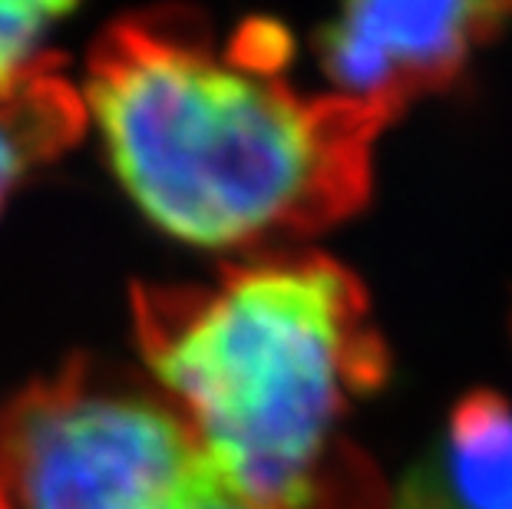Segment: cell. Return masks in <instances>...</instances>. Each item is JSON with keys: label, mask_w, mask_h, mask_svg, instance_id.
Here are the masks:
<instances>
[{"label": "cell", "mask_w": 512, "mask_h": 509, "mask_svg": "<svg viewBox=\"0 0 512 509\" xmlns=\"http://www.w3.org/2000/svg\"><path fill=\"white\" fill-rule=\"evenodd\" d=\"M288 34L248 20L219 53L185 14H139L96 40L86 106L119 182L162 232L205 248L308 235L367 202L390 116L281 80Z\"/></svg>", "instance_id": "cell-1"}, {"label": "cell", "mask_w": 512, "mask_h": 509, "mask_svg": "<svg viewBox=\"0 0 512 509\" xmlns=\"http://www.w3.org/2000/svg\"><path fill=\"white\" fill-rule=\"evenodd\" d=\"M139 351L222 480L255 509H394L344 433L387 381L364 285L318 252L133 291Z\"/></svg>", "instance_id": "cell-2"}, {"label": "cell", "mask_w": 512, "mask_h": 509, "mask_svg": "<svg viewBox=\"0 0 512 509\" xmlns=\"http://www.w3.org/2000/svg\"><path fill=\"white\" fill-rule=\"evenodd\" d=\"M215 476L162 391L73 361L0 410V509H185Z\"/></svg>", "instance_id": "cell-3"}, {"label": "cell", "mask_w": 512, "mask_h": 509, "mask_svg": "<svg viewBox=\"0 0 512 509\" xmlns=\"http://www.w3.org/2000/svg\"><path fill=\"white\" fill-rule=\"evenodd\" d=\"M509 20L512 4H347L314 47L337 96L394 119L417 96L450 86Z\"/></svg>", "instance_id": "cell-4"}, {"label": "cell", "mask_w": 512, "mask_h": 509, "mask_svg": "<svg viewBox=\"0 0 512 509\" xmlns=\"http://www.w3.org/2000/svg\"><path fill=\"white\" fill-rule=\"evenodd\" d=\"M394 509H512V404L473 391L403 476Z\"/></svg>", "instance_id": "cell-5"}, {"label": "cell", "mask_w": 512, "mask_h": 509, "mask_svg": "<svg viewBox=\"0 0 512 509\" xmlns=\"http://www.w3.org/2000/svg\"><path fill=\"white\" fill-rule=\"evenodd\" d=\"M86 106L53 67L0 100V205L40 162L60 156L83 133Z\"/></svg>", "instance_id": "cell-6"}, {"label": "cell", "mask_w": 512, "mask_h": 509, "mask_svg": "<svg viewBox=\"0 0 512 509\" xmlns=\"http://www.w3.org/2000/svg\"><path fill=\"white\" fill-rule=\"evenodd\" d=\"M67 14L70 4H30V0L0 4V100L17 93L40 70L53 67V57L40 50V43Z\"/></svg>", "instance_id": "cell-7"}, {"label": "cell", "mask_w": 512, "mask_h": 509, "mask_svg": "<svg viewBox=\"0 0 512 509\" xmlns=\"http://www.w3.org/2000/svg\"><path fill=\"white\" fill-rule=\"evenodd\" d=\"M185 509H255V506H248L242 496L222 480V476H215V480H209L199 493L192 496V503Z\"/></svg>", "instance_id": "cell-8"}]
</instances>
